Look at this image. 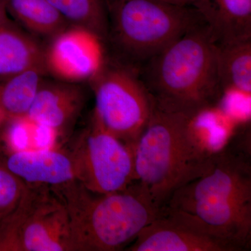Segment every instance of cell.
<instances>
[{
  "mask_svg": "<svg viewBox=\"0 0 251 251\" xmlns=\"http://www.w3.org/2000/svg\"><path fill=\"white\" fill-rule=\"evenodd\" d=\"M161 214L244 250L251 236L250 166L225 151L207 173L176 190Z\"/></svg>",
  "mask_w": 251,
  "mask_h": 251,
  "instance_id": "cell-1",
  "label": "cell"
},
{
  "mask_svg": "<svg viewBox=\"0 0 251 251\" xmlns=\"http://www.w3.org/2000/svg\"><path fill=\"white\" fill-rule=\"evenodd\" d=\"M51 188L67 208L70 251H121L161 212L137 181L107 194L76 179Z\"/></svg>",
  "mask_w": 251,
  "mask_h": 251,
  "instance_id": "cell-2",
  "label": "cell"
},
{
  "mask_svg": "<svg viewBox=\"0 0 251 251\" xmlns=\"http://www.w3.org/2000/svg\"><path fill=\"white\" fill-rule=\"evenodd\" d=\"M139 75L155 103L191 114L214 105L222 87L218 70V47L205 21L153 56Z\"/></svg>",
  "mask_w": 251,
  "mask_h": 251,
  "instance_id": "cell-3",
  "label": "cell"
},
{
  "mask_svg": "<svg viewBox=\"0 0 251 251\" xmlns=\"http://www.w3.org/2000/svg\"><path fill=\"white\" fill-rule=\"evenodd\" d=\"M188 122V113L154 102L146 126L133 145L135 181L161 210L176 190L214 165L202 161L193 151Z\"/></svg>",
  "mask_w": 251,
  "mask_h": 251,
  "instance_id": "cell-4",
  "label": "cell"
},
{
  "mask_svg": "<svg viewBox=\"0 0 251 251\" xmlns=\"http://www.w3.org/2000/svg\"><path fill=\"white\" fill-rule=\"evenodd\" d=\"M110 39L122 62L139 70L149 59L205 21L196 8L160 0H105Z\"/></svg>",
  "mask_w": 251,
  "mask_h": 251,
  "instance_id": "cell-5",
  "label": "cell"
},
{
  "mask_svg": "<svg viewBox=\"0 0 251 251\" xmlns=\"http://www.w3.org/2000/svg\"><path fill=\"white\" fill-rule=\"evenodd\" d=\"M89 82L95 99L92 117L105 129L133 146L154 105L139 71L122 61H104Z\"/></svg>",
  "mask_w": 251,
  "mask_h": 251,
  "instance_id": "cell-6",
  "label": "cell"
},
{
  "mask_svg": "<svg viewBox=\"0 0 251 251\" xmlns=\"http://www.w3.org/2000/svg\"><path fill=\"white\" fill-rule=\"evenodd\" d=\"M0 251H70L67 208L50 186L26 184L0 221Z\"/></svg>",
  "mask_w": 251,
  "mask_h": 251,
  "instance_id": "cell-7",
  "label": "cell"
},
{
  "mask_svg": "<svg viewBox=\"0 0 251 251\" xmlns=\"http://www.w3.org/2000/svg\"><path fill=\"white\" fill-rule=\"evenodd\" d=\"M69 150L76 180L92 192H117L135 181L133 146L105 129L93 117Z\"/></svg>",
  "mask_w": 251,
  "mask_h": 251,
  "instance_id": "cell-8",
  "label": "cell"
},
{
  "mask_svg": "<svg viewBox=\"0 0 251 251\" xmlns=\"http://www.w3.org/2000/svg\"><path fill=\"white\" fill-rule=\"evenodd\" d=\"M101 44L92 31L70 25L44 48L46 74L72 83L90 81L105 61Z\"/></svg>",
  "mask_w": 251,
  "mask_h": 251,
  "instance_id": "cell-9",
  "label": "cell"
},
{
  "mask_svg": "<svg viewBox=\"0 0 251 251\" xmlns=\"http://www.w3.org/2000/svg\"><path fill=\"white\" fill-rule=\"evenodd\" d=\"M128 251H237L228 243L195 232L160 213L140 232Z\"/></svg>",
  "mask_w": 251,
  "mask_h": 251,
  "instance_id": "cell-10",
  "label": "cell"
},
{
  "mask_svg": "<svg viewBox=\"0 0 251 251\" xmlns=\"http://www.w3.org/2000/svg\"><path fill=\"white\" fill-rule=\"evenodd\" d=\"M6 167L26 184L57 186L76 179L69 150L59 148L1 153Z\"/></svg>",
  "mask_w": 251,
  "mask_h": 251,
  "instance_id": "cell-11",
  "label": "cell"
},
{
  "mask_svg": "<svg viewBox=\"0 0 251 251\" xmlns=\"http://www.w3.org/2000/svg\"><path fill=\"white\" fill-rule=\"evenodd\" d=\"M85 101L80 84L44 79L27 117L53 128L62 138L78 116Z\"/></svg>",
  "mask_w": 251,
  "mask_h": 251,
  "instance_id": "cell-12",
  "label": "cell"
},
{
  "mask_svg": "<svg viewBox=\"0 0 251 251\" xmlns=\"http://www.w3.org/2000/svg\"><path fill=\"white\" fill-rule=\"evenodd\" d=\"M234 131V122L214 105L188 114V140L196 155L205 163H214L227 151Z\"/></svg>",
  "mask_w": 251,
  "mask_h": 251,
  "instance_id": "cell-13",
  "label": "cell"
},
{
  "mask_svg": "<svg viewBox=\"0 0 251 251\" xmlns=\"http://www.w3.org/2000/svg\"><path fill=\"white\" fill-rule=\"evenodd\" d=\"M202 16L217 46L251 39V0H206Z\"/></svg>",
  "mask_w": 251,
  "mask_h": 251,
  "instance_id": "cell-14",
  "label": "cell"
},
{
  "mask_svg": "<svg viewBox=\"0 0 251 251\" xmlns=\"http://www.w3.org/2000/svg\"><path fill=\"white\" fill-rule=\"evenodd\" d=\"M44 47L34 36L12 23L0 28V81L20 73L44 67Z\"/></svg>",
  "mask_w": 251,
  "mask_h": 251,
  "instance_id": "cell-15",
  "label": "cell"
},
{
  "mask_svg": "<svg viewBox=\"0 0 251 251\" xmlns=\"http://www.w3.org/2000/svg\"><path fill=\"white\" fill-rule=\"evenodd\" d=\"M9 14L33 36L52 39L69 23L48 0H6Z\"/></svg>",
  "mask_w": 251,
  "mask_h": 251,
  "instance_id": "cell-16",
  "label": "cell"
},
{
  "mask_svg": "<svg viewBox=\"0 0 251 251\" xmlns=\"http://www.w3.org/2000/svg\"><path fill=\"white\" fill-rule=\"evenodd\" d=\"M46 74L36 67L0 81V109L8 120L27 116Z\"/></svg>",
  "mask_w": 251,
  "mask_h": 251,
  "instance_id": "cell-17",
  "label": "cell"
},
{
  "mask_svg": "<svg viewBox=\"0 0 251 251\" xmlns=\"http://www.w3.org/2000/svg\"><path fill=\"white\" fill-rule=\"evenodd\" d=\"M218 70L223 92L251 95V39L217 46Z\"/></svg>",
  "mask_w": 251,
  "mask_h": 251,
  "instance_id": "cell-18",
  "label": "cell"
},
{
  "mask_svg": "<svg viewBox=\"0 0 251 251\" xmlns=\"http://www.w3.org/2000/svg\"><path fill=\"white\" fill-rule=\"evenodd\" d=\"M72 25L92 31L102 42L107 41L108 17L105 0H48Z\"/></svg>",
  "mask_w": 251,
  "mask_h": 251,
  "instance_id": "cell-19",
  "label": "cell"
},
{
  "mask_svg": "<svg viewBox=\"0 0 251 251\" xmlns=\"http://www.w3.org/2000/svg\"><path fill=\"white\" fill-rule=\"evenodd\" d=\"M4 126L3 137L8 151L36 150L35 122L25 116L10 119Z\"/></svg>",
  "mask_w": 251,
  "mask_h": 251,
  "instance_id": "cell-20",
  "label": "cell"
},
{
  "mask_svg": "<svg viewBox=\"0 0 251 251\" xmlns=\"http://www.w3.org/2000/svg\"><path fill=\"white\" fill-rule=\"evenodd\" d=\"M25 187V183L5 165L0 153V221L16 208Z\"/></svg>",
  "mask_w": 251,
  "mask_h": 251,
  "instance_id": "cell-21",
  "label": "cell"
},
{
  "mask_svg": "<svg viewBox=\"0 0 251 251\" xmlns=\"http://www.w3.org/2000/svg\"><path fill=\"white\" fill-rule=\"evenodd\" d=\"M171 4L183 5V6H191L196 8L201 13L205 8L206 0H160Z\"/></svg>",
  "mask_w": 251,
  "mask_h": 251,
  "instance_id": "cell-22",
  "label": "cell"
},
{
  "mask_svg": "<svg viewBox=\"0 0 251 251\" xmlns=\"http://www.w3.org/2000/svg\"><path fill=\"white\" fill-rule=\"evenodd\" d=\"M9 18L6 0H0V28L11 23Z\"/></svg>",
  "mask_w": 251,
  "mask_h": 251,
  "instance_id": "cell-23",
  "label": "cell"
},
{
  "mask_svg": "<svg viewBox=\"0 0 251 251\" xmlns=\"http://www.w3.org/2000/svg\"><path fill=\"white\" fill-rule=\"evenodd\" d=\"M8 118L6 117V115H4V112L1 111V109H0V128L1 127L4 126L5 123L7 122Z\"/></svg>",
  "mask_w": 251,
  "mask_h": 251,
  "instance_id": "cell-24",
  "label": "cell"
}]
</instances>
